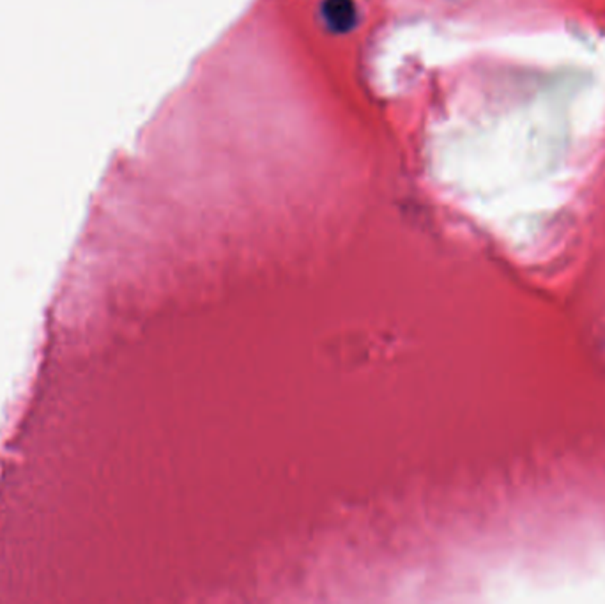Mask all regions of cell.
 I'll list each match as a JSON object with an SVG mask.
<instances>
[{"instance_id":"1","label":"cell","mask_w":605,"mask_h":604,"mask_svg":"<svg viewBox=\"0 0 605 604\" xmlns=\"http://www.w3.org/2000/svg\"><path fill=\"white\" fill-rule=\"evenodd\" d=\"M323 18L335 32H347L358 22V11L352 0H324Z\"/></svg>"}]
</instances>
